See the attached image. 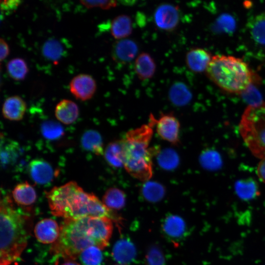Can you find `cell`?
I'll list each match as a JSON object with an SVG mask.
<instances>
[{"label": "cell", "instance_id": "cell-1", "mask_svg": "<svg viewBox=\"0 0 265 265\" xmlns=\"http://www.w3.org/2000/svg\"><path fill=\"white\" fill-rule=\"evenodd\" d=\"M112 230V220L107 217L65 218L52 252L57 257L75 260L89 246L95 245L102 249L107 246Z\"/></svg>", "mask_w": 265, "mask_h": 265}, {"label": "cell", "instance_id": "cell-2", "mask_svg": "<svg viewBox=\"0 0 265 265\" xmlns=\"http://www.w3.org/2000/svg\"><path fill=\"white\" fill-rule=\"evenodd\" d=\"M46 196L52 213L64 219L91 216L113 220L117 217L95 194L85 192L74 181L53 187Z\"/></svg>", "mask_w": 265, "mask_h": 265}, {"label": "cell", "instance_id": "cell-3", "mask_svg": "<svg viewBox=\"0 0 265 265\" xmlns=\"http://www.w3.org/2000/svg\"><path fill=\"white\" fill-rule=\"evenodd\" d=\"M29 223L28 216L14 207L9 196H1L0 265H9L20 257L27 245Z\"/></svg>", "mask_w": 265, "mask_h": 265}, {"label": "cell", "instance_id": "cell-4", "mask_svg": "<svg viewBox=\"0 0 265 265\" xmlns=\"http://www.w3.org/2000/svg\"><path fill=\"white\" fill-rule=\"evenodd\" d=\"M154 116L149 123L126 132L122 140L124 167L132 177L143 182L153 176V150L150 143L153 134Z\"/></svg>", "mask_w": 265, "mask_h": 265}, {"label": "cell", "instance_id": "cell-5", "mask_svg": "<svg viewBox=\"0 0 265 265\" xmlns=\"http://www.w3.org/2000/svg\"><path fill=\"white\" fill-rule=\"evenodd\" d=\"M206 73L220 88L235 94H242L258 78L245 62L231 55L213 56Z\"/></svg>", "mask_w": 265, "mask_h": 265}, {"label": "cell", "instance_id": "cell-6", "mask_svg": "<svg viewBox=\"0 0 265 265\" xmlns=\"http://www.w3.org/2000/svg\"><path fill=\"white\" fill-rule=\"evenodd\" d=\"M238 129L252 154L257 158H265V102L247 107L241 116Z\"/></svg>", "mask_w": 265, "mask_h": 265}, {"label": "cell", "instance_id": "cell-7", "mask_svg": "<svg viewBox=\"0 0 265 265\" xmlns=\"http://www.w3.org/2000/svg\"><path fill=\"white\" fill-rule=\"evenodd\" d=\"M154 127L159 136L173 145L180 141V123L172 113L162 114L158 119L154 116Z\"/></svg>", "mask_w": 265, "mask_h": 265}, {"label": "cell", "instance_id": "cell-8", "mask_svg": "<svg viewBox=\"0 0 265 265\" xmlns=\"http://www.w3.org/2000/svg\"><path fill=\"white\" fill-rule=\"evenodd\" d=\"M180 19L179 8L171 3H164L159 5L154 13V21L159 29L172 31L178 26Z\"/></svg>", "mask_w": 265, "mask_h": 265}, {"label": "cell", "instance_id": "cell-9", "mask_svg": "<svg viewBox=\"0 0 265 265\" xmlns=\"http://www.w3.org/2000/svg\"><path fill=\"white\" fill-rule=\"evenodd\" d=\"M69 89L71 94L80 101L91 99L97 90V83L94 78L87 74H80L74 77L70 81Z\"/></svg>", "mask_w": 265, "mask_h": 265}, {"label": "cell", "instance_id": "cell-10", "mask_svg": "<svg viewBox=\"0 0 265 265\" xmlns=\"http://www.w3.org/2000/svg\"><path fill=\"white\" fill-rule=\"evenodd\" d=\"M162 232L169 241L177 247L185 238L186 226L184 219L175 214H169L161 224Z\"/></svg>", "mask_w": 265, "mask_h": 265}, {"label": "cell", "instance_id": "cell-11", "mask_svg": "<svg viewBox=\"0 0 265 265\" xmlns=\"http://www.w3.org/2000/svg\"><path fill=\"white\" fill-rule=\"evenodd\" d=\"M138 52L137 44L132 39L125 38L117 40L114 43L111 54L115 62L125 64L135 59Z\"/></svg>", "mask_w": 265, "mask_h": 265}, {"label": "cell", "instance_id": "cell-12", "mask_svg": "<svg viewBox=\"0 0 265 265\" xmlns=\"http://www.w3.org/2000/svg\"><path fill=\"white\" fill-rule=\"evenodd\" d=\"M34 234L37 240L41 243H54L59 237L60 228L54 220L45 218L36 224Z\"/></svg>", "mask_w": 265, "mask_h": 265}, {"label": "cell", "instance_id": "cell-13", "mask_svg": "<svg viewBox=\"0 0 265 265\" xmlns=\"http://www.w3.org/2000/svg\"><path fill=\"white\" fill-rule=\"evenodd\" d=\"M28 170L32 180L39 185L49 183L54 175L51 164L43 159L32 160L28 164Z\"/></svg>", "mask_w": 265, "mask_h": 265}, {"label": "cell", "instance_id": "cell-14", "mask_svg": "<svg viewBox=\"0 0 265 265\" xmlns=\"http://www.w3.org/2000/svg\"><path fill=\"white\" fill-rule=\"evenodd\" d=\"M26 108V102L22 97L17 95L11 96L4 100L1 112L4 118L19 121L23 118Z\"/></svg>", "mask_w": 265, "mask_h": 265}, {"label": "cell", "instance_id": "cell-15", "mask_svg": "<svg viewBox=\"0 0 265 265\" xmlns=\"http://www.w3.org/2000/svg\"><path fill=\"white\" fill-rule=\"evenodd\" d=\"M206 50L195 48L189 50L186 55V63L188 68L194 73H202L206 70L212 58Z\"/></svg>", "mask_w": 265, "mask_h": 265}, {"label": "cell", "instance_id": "cell-16", "mask_svg": "<svg viewBox=\"0 0 265 265\" xmlns=\"http://www.w3.org/2000/svg\"><path fill=\"white\" fill-rule=\"evenodd\" d=\"M156 68L154 58L148 53H139L134 60V72L141 80L151 79L156 73Z\"/></svg>", "mask_w": 265, "mask_h": 265}, {"label": "cell", "instance_id": "cell-17", "mask_svg": "<svg viewBox=\"0 0 265 265\" xmlns=\"http://www.w3.org/2000/svg\"><path fill=\"white\" fill-rule=\"evenodd\" d=\"M79 107L74 101L62 99L55 106L54 114L56 118L65 125L73 123L79 116Z\"/></svg>", "mask_w": 265, "mask_h": 265}, {"label": "cell", "instance_id": "cell-18", "mask_svg": "<svg viewBox=\"0 0 265 265\" xmlns=\"http://www.w3.org/2000/svg\"><path fill=\"white\" fill-rule=\"evenodd\" d=\"M111 254L115 261L120 264L126 265L133 261L136 251L132 242L128 239L121 238L114 245Z\"/></svg>", "mask_w": 265, "mask_h": 265}, {"label": "cell", "instance_id": "cell-19", "mask_svg": "<svg viewBox=\"0 0 265 265\" xmlns=\"http://www.w3.org/2000/svg\"><path fill=\"white\" fill-rule=\"evenodd\" d=\"M109 27L110 33L113 38L117 40L125 39L132 33V21L128 15H119L111 21Z\"/></svg>", "mask_w": 265, "mask_h": 265}, {"label": "cell", "instance_id": "cell-20", "mask_svg": "<svg viewBox=\"0 0 265 265\" xmlns=\"http://www.w3.org/2000/svg\"><path fill=\"white\" fill-rule=\"evenodd\" d=\"M12 195L15 202L20 206H30L37 199L34 187L27 182L20 183L14 188Z\"/></svg>", "mask_w": 265, "mask_h": 265}, {"label": "cell", "instance_id": "cell-21", "mask_svg": "<svg viewBox=\"0 0 265 265\" xmlns=\"http://www.w3.org/2000/svg\"><path fill=\"white\" fill-rule=\"evenodd\" d=\"M247 26L252 39L260 45H265V13L250 17Z\"/></svg>", "mask_w": 265, "mask_h": 265}, {"label": "cell", "instance_id": "cell-22", "mask_svg": "<svg viewBox=\"0 0 265 265\" xmlns=\"http://www.w3.org/2000/svg\"><path fill=\"white\" fill-rule=\"evenodd\" d=\"M235 190L238 197L244 201L252 200L260 194L259 186L252 178L237 181L235 185Z\"/></svg>", "mask_w": 265, "mask_h": 265}, {"label": "cell", "instance_id": "cell-23", "mask_svg": "<svg viewBox=\"0 0 265 265\" xmlns=\"http://www.w3.org/2000/svg\"><path fill=\"white\" fill-rule=\"evenodd\" d=\"M192 94L188 87L182 82H176L170 87L168 97L175 106H183L188 104L192 99Z\"/></svg>", "mask_w": 265, "mask_h": 265}, {"label": "cell", "instance_id": "cell-24", "mask_svg": "<svg viewBox=\"0 0 265 265\" xmlns=\"http://www.w3.org/2000/svg\"><path fill=\"white\" fill-rule=\"evenodd\" d=\"M81 144L84 149L96 155H104L103 142L101 134L97 131L89 130L85 132L81 138Z\"/></svg>", "mask_w": 265, "mask_h": 265}, {"label": "cell", "instance_id": "cell-25", "mask_svg": "<svg viewBox=\"0 0 265 265\" xmlns=\"http://www.w3.org/2000/svg\"><path fill=\"white\" fill-rule=\"evenodd\" d=\"M104 156L106 162L111 167H124L122 140L109 143L104 150Z\"/></svg>", "mask_w": 265, "mask_h": 265}, {"label": "cell", "instance_id": "cell-26", "mask_svg": "<svg viewBox=\"0 0 265 265\" xmlns=\"http://www.w3.org/2000/svg\"><path fill=\"white\" fill-rule=\"evenodd\" d=\"M6 70L9 77L16 81L24 80L29 71L26 62L21 57L10 59L6 64Z\"/></svg>", "mask_w": 265, "mask_h": 265}, {"label": "cell", "instance_id": "cell-27", "mask_svg": "<svg viewBox=\"0 0 265 265\" xmlns=\"http://www.w3.org/2000/svg\"><path fill=\"white\" fill-rule=\"evenodd\" d=\"M102 202L112 210L122 209L126 203V195L123 191L117 187L108 189L103 195Z\"/></svg>", "mask_w": 265, "mask_h": 265}, {"label": "cell", "instance_id": "cell-28", "mask_svg": "<svg viewBox=\"0 0 265 265\" xmlns=\"http://www.w3.org/2000/svg\"><path fill=\"white\" fill-rule=\"evenodd\" d=\"M83 265H102L103 255L102 249L92 245L83 250L79 255Z\"/></svg>", "mask_w": 265, "mask_h": 265}, {"label": "cell", "instance_id": "cell-29", "mask_svg": "<svg viewBox=\"0 0 265 265\" xmlns=\"http://www.w3.org/2000/svg\"><path fill=\"white\" fill-rule=\"evenodd\" d=\"M142 193L146 200L155 202L162 198L165 189L161 184L157 182L147 181L142 187Z\"/></svg>", "mask_w": 265, "mask_h": 265}, {"label": "cell", "instance_id": "cell-30", "mask_svg": "<svg viewBox=\"0 0 265 265\" xmlns=\"http://www.w3.org/2000/svg\"><path fill=\"white\" fill-rule=\"evenodd\" d=\"M200 161L201 165L210 170H217L222 165V159L219 154L216 151L208 149L201 154Z\"/></svg>", "mask_w": 265, "mask_h": 265}, {"label": "cell", "instance_id": "cell-31", "mask_svg": "<svg viewBox=\"0 0 265 265\" xmlns=\"http://www.w3.org/2000/svg\"><path fill=\"white\" fill-rule=\"evenodd\" d=\"M41 131L44 137L50 140L59 138L63 134V129L57 122L48 120L41 125Z\"/></svg>", "mask_w": 265, "mask_h": 265}, {"label": "cell", "instance_id": "cell-32", "mask_svg": "<svg viewBox=\"0 0 265 265\" xmlns=\"http://www.w3.org/2000/svg\"><path fill=\"white\" fill-rule=\"evenodd\" d=\"M158 161L162 168L167 170H170L177 166L179 163V158L174 151L166 149L159 153Z\"/></svg>", "mask_w": 265, "mask_h": 265}, {"label": "cell", "instance_id": "cell-33", "mask_svg": "<svg viewBox=\"0 0 265 265\" xmlns=\"http://www.w3.org/2000/svg\"><path fill=\"white\" fill-rule=\"evenodd\" d=\"M63 53V48L60 43L54 39H50L43 45L42 53L44 56L51 60L58 59Z\"/></svg>", "mask_w": 265, "mask_h": 265}, {"label": "cell", "instance_id": "cell-34", "mask_svg": "<svg viewBox=\"0 0 265 265\" xmlns=\"http://www.w3.org/2000/svg\"><path fill=\"white\" fill-rule=\"evenodd\" d=\"M146 265H165V256L162 250L157 245H152L145 256Z\"/></svg>", "mask_w": 265, "mask_h": 265}, {"label": "cell", "instance_id": "cell-35", "mask_svg": "<svg viewBox=\"0 0 265 265\" xmlns=\"http://www.w3.org/2000/svg\"><path fill=\"white\" fill-rule=\"evenodd\" d=\"M81 3L88 8L99 7L103 9H109L115 7L117 0H80Z\"/></svg>", "mask_w": 265, "mask_h": 265}, {"label": "cell", "instance_id": "cell-36", "mask_svg": "<svg viewBox=\"0 0 265 265\" xmlns=\"http://www.w3.org/2000/svg\"><path fill=\"white\" fill-rule=\"evenodd\" d=\"M226 32L232 31L235 27L234 19L229 14L221 15L216 20L215 26Z\"/></svg>", "mask_w": 265, "mask_h": 265}, {"label": "cell", "instance_id": "cell-37", "mask_svg": "<svg viewBox=\"0 0 265 265\" xmlns=\"http://www.w3.org/2000/svg\"><path fill=\"white\" fill-rule=\"evenodd\" d=\"M22 0H0L1 15L11 14L18 7Z\"/></svg>", "mask_w": 265, "mask_h": 265}, {"label": "cell", "instance_id": "cell-38", "mask_svg": "<svg viewBox=\"0 0 265 265\" xmlns=\"http://www.w3.org/2000/svg\"><path fill=\"white\" fill-rule=\"evenodd\" d=\"M252 85L242 94L244 95L246 100L250 103V105H254L262 102L259 101L260 97L259 93L256 92L254 88H252Z\"/></svg>", "mask_w": 265, "mask_h": 265}, {"label": "cell", "instance_id": "cell-39", "mask_svg": "<svg viewBox=\"0 0 265 265\" xmlns=\"http://www.w3.org/2000/svg\"><path fill=\"white\" fill-rule=\"evenodd\" d=\"M10 53V48L6 41L1 38L0 40V62L5 59Z\"/></svg>", "mask_w": 265, "mask_h": 265}, {"label": "cell", "instance_id": "cell-40", "mask_svg": "<svg viewBox=\"0 0 265 265\" xmlns=\"http://www.w3.org/2000/svg\"><path fill=\"white\" fill-rule=\"evenodd\" d=\"M257 174L261 181L265 183V158L262 159L257 167Z\"/></svg>", "mask_w": 265, "mask_h": 265}, {"label": "cell", "instance_id": "cell-41", "mask_svg": "<svg viewBox=\"0 0 265 265\" xmlns=\"http://www.w3.org/2000/svg\"><path fill=\"white\" fill-rule=\"evenodd\" d=\"M61 265H80L79 263L71 260H67L64 262Z\"/></svg>", "mask_w": 265, "mask_h": 265}, {"label": "cell", "instance_id": "cell-42", "mask_svg": "<svg viewBox=\"0 0 265 265\" xmlns=\"http://www.w3.org/2000/svg\"><path fill=\"white\" fill-rule=\"evenodd\" d=\"M123 265V264H117V265Z\"/></svg>", "mask_w": 265, "mask_h": 265}]
</instances>
